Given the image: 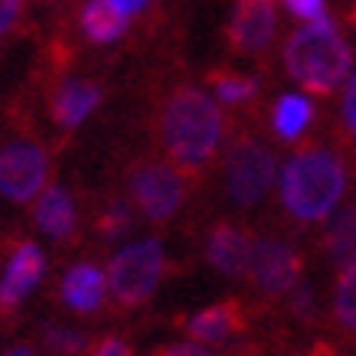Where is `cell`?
<instances>
[{"label":"cell","mask_w":356,"mask_h":356,"mask_svg":"<svg viewBox=\"0 0 356 356\" xmlns=\"http://www.w3.org/2000/svg\"><path fill=\"white\" fill-rule=\"evenodd\" d=\"M226 134V118L203 88L180 86L163 98L157 111V140L163 154L186 177L203 173L216 161Z\"/></svg>","instance_id":"6da1fadb"},{"label":"cell","mask_w":356,"mask_h":356,"mask_svg":"<svg viewBox=\"0 0 356 356\" xmlns=\"http://www.w3.org/2000/svg\"><path fill=\"white\" fill-rule=\"evenodd\" d=\"M346 190H350V163L343 151L330 144H307L294 151L281 167L278 200L294 226L324 222L343 203Z\"/></svg>","instance_id":"7a4b0ae2"},{"label":"cell","mask_w":356,"mask_h":356,"mask_svg":"<svg viewBox=\"0 0 356 356\" xmlns=\"http://www.w3.org/2000/svg\"><path fill=\"white\" fill-rule=\"evenodd\" d=\"M353 65V49L346 43L334 20H311L284 43V69L288 76L311 95H334L343 86Z\"/></svg>","instance_id":"3957f363"},{"label":"cell","mask_w":356,"mask_h":356,"mask_svg":"<svg viewBox=\"0 0 356 356\" xmlns=\"http://www.w3.org/2000/svg\"><path fill=\"white\" fill-rule=\"evenodd\" d=\"M278 177V157L265 140L242 134L226 147L222 161V190L236 209H255L268 196Z\"/></svg>","instance_id":"277c9868"},{"label":"cell","mask_w":356,"mask_h":356,"mask_svg":"<svg viewBox=\"0 0 356 356\" xmlns=\"http://www.w3.org/2000/svg\"><path fill=\"white\" fill-rule=\"evenodd\" d=\"M131 203L147 222H167L186 203L190 184L186 173L170 161H140L128 173Z\"/></svg>","instance_id":"5b68a950"},{"label":"cell","mask_w":356,"mask_h":356,"mask_svg":"<svg viewBox=\"0 0 356 356\" xmlns=\"http://www.w3.org/2000/svg\"><path fill=\"white\" fill-rule=\"evenodd\" d=\"M163 268H167V259H163L161 242L154 238H144V242H134L124 252H118L108 265V288L111 298L121 304V307H140L144 301H151V294L157 291V284L163 278Z\"/></svg>","instance_id":"8992f818"},{"label":"cell","mask_w":356,"mask_h":356,"mask_svg":"<svg viewBox=\"0 0 356 356\" xmlns=\"http://www.w3.org/2000/svg\"><path fill=\"white\" fill-rule=\"evenodd\" d=\"M245 278L261 301H284L288 291L304 278V255L278 236H259L252 242Z\"/></svg>","instance_id":"52a82bcc"},{"label":"cell","mask_w":356,"mask_h":356,"mask_svg":"<svg viewBox=\"0 0 356 356\" xmlns=\"http://www.w3.org/2000/svg\"><path fill=\"white\" fill-rule=\"evenodd\" d=\"M49 154L36 140H7L0 147V196L10 203H30L46 190Z\"/></svg>","instance_id":"ba28073f"},{"label":"cell","mask_w":356,"mask_h":356,"mask_svg":"<svg viewBox=\"0 0 356 356\" xmlns=\"http://www.w3.org/2000/svg\"><path fill=\"white\" fill-rule=\"evenodd\" d=\"M275 30H278L275 0H236V10L226 30L229 49L238 56L268 53V46L275 43Z\"/></svg>","instance_id":"9c48e42d"},{"label":"cell","mask_w":356,"mask_h":356,"mask_svg":"<svg viewBox=\"0 0 356 356\" xmlns=\"http://www.w3.org/2000/svg\"><path fill=\"white\" fill-rule=\"evenodd\" d=\"M252 242H255V236L245 226L222 219L206 236V261L226 278H245Z\"/></svg>","instance_id":"30bf717a"},{"label":"cell","mask_w":356,"mask_h":356,"mask_svg":"<svg viewBox=\"0 0 356 356\" xmlns=\"http://www.w3.org/2000/svg\"><path fill=\"white\" fill-rule=\"evenodd\" d=\"M43 268H46V261H43L40 245L20 242L17 252H13L10 265H7V271H3V281H0V311H13L40 284Z\"/></svg>","instance_id":"8fae6325"},{"label":"cell","mask_w":356,"mask_h":356,"mask_svg":"<svg viewBox=\"0 0 356 356\" xmlns=\"http://www.w3.org/2000/svg\"><path fill=\"white\" fill-rule=\"evenodd\" d=\"M102 102V88L95 82H86V79H72V82H63L49 95V115L59 128H76L95 111V105Z\"/></svg>","instance_id":"7c38bea8"},{"label":"cell","mask_w":356,"mask_h":356,"mask_svg":"<svg viewBox=\"0 0 356 356\" xmlns=\"http://www.w3.org/2000/svg\"><path fill=\"white\" fill-rule=\"evenodd\" d=\"M248 317L245 307L238 301H219L213 307H206L203 314H196L193 321L186 324V334L200 340V343H222V340H232L245 330Z\"/></svg>","instance_id":"4fadbf2b"},{"label":"cell","mask_w":356,"mask_h":356,"mask_svg":"<svg viewBox=\"0 0 356 356\" xmlns=\"http://www.w3.org/2000/svg\"><path fill=\"white\" fill-rule=\"evenodd\" d=\"M108 294V278L95 265H76L65 271L63 278V301L79 314H92L105 304Z\"/></svg>","instance_id":"5bb4252c"},{"label":"cell","mask_w":356,"mask_h":356,"mask_svg":"<svg viewBox=\"0 0 356 356\" xmlns=\"http://www.w3.org/2000/svg\"><path fill=\"white\" fill-rule=\"evenodd\" d=\"M321 255L334 268L356 259V200L340 206L334 219L324 226V232H321Z\"/></svg>","instance_id":"9a60e30c"},{"label":"cell","mask_w":356,"mask_h":356,"mask_svg":"<svg viewBox=\"0 0 356 356\" xmlns=\"http://www.w3.org/2000/svg\"><path fill=\"white\" fill-rule=\"evenodd\" d=\"M33 219L36 226L43 229L46 236L53 238H69L76 232V203L72 196L65 193L63 186H46L43 193L36 196V209H33Z\"/></svg>","instance_id":"2e32d148"},{"label":"cell","mask_w":356,"mask_h":356,"mask_svg":"<svg viewBox=\"0 0 356 356\" xmlns=\"http://www.w3.org/2000/svg\"><path fill=\"white\" fill-rule=\"evenodd\" d=\"M79 23H82V33L92 43H111L128 30V17L115 7V0H88L82 7Z\"/></svg>","instance_id":"e0dca14e"},{"label":"cell","mask_w":356,"mask_h":356,"mask_svg":"<svg viewBox=\"0 0 356 356\" xmlns=\"http://www.w3.org/2000/svg\"><path fill=\"white\" fill-rule=\"evenodd\" d=\"M330 317L334 327L346 337H356V259L340 265L330 294Z\"/></svg>","instance_id":"ac0fdd59"},{"label":"cell","mask_w":356,"mask_h":356,"mask_svg":"<svg viewBox=\"0 0 356 356\" xmlns=\"http://www.w3.org/2000/svg\"><path fill=\"white\" fill-rule=\"evenodd\" d=\"M311 118H314L311 102L301 95H281L275 111H271V124H275V134L281 140H298L307 131Z\"/></svg>","instance_id":"d6986e66"},{"label":"cell","mask_w":356,"mask_h":356,"mask_svg":"<svg viewBox=\"0 0 356 356\" xmlns=\"http://www.w3.org/2000/svg\"><path fill=\"white\" fill-rule=\"evenodd\" d=\"M213 86H216V95L229 105H242L255 95V79L238 76V72H213Z\"/></svg>","instance_id":"ffe728a7"},{"label":"cell","mask_w":356,"mask_h":356,"mask_svg":"<svg viewBox=\"0 0 356 356\" xmlns=\"http://www.w3.org/2000/svg\"><path fill=\"white\" fill-rule=\"evenodd\" d=\"M284 304H288V311H291V317H298L301 324H307V321H314L317 317V301H314V291L307 281H298L291 291H288V298H284Z\"/></svg>","instance_id":"44dd1931"},{"label":"cell","mask_w":356,"mask_h":356,"mask_svg":"<svg viewBox=\"0 0 356 356\" xmlns=\"http://www.w3.org/2000/svg\"><path fill=\"white\" fill-rule=\"evenodd\" d=\"M46 343H49V350H56V353H82L86 350V337L76 334V330H56V327H49L46 330Z\"/></svg>","instance_id":"7402d4cb"},{"label":"cell","mask_w":356,"mask_h":356,"mask_svg":"<svg viewBox=\"0 0 356 356\" xmlns=\"http://www.w3.org/2000/svg\"><path fill=\"white\" fill-rule=\"evenodd\" d=\"M340 118H343V128L350 134V140L356 144V72L350 76L343 88V102H340Z\"/></svg>","instance_id":"603a6c76"},{"label":"cell","mask_w":356,"mask_h":356,"mask_svg":"<svg viewBox=\"0 0 356 356\" xmlns=\"http://www.w3.org/2000/svg\"><path fill=\"white\" fill-rule=\"evenodd\" d=\"M128 222H131L128 206H124V203H115V206H111V209H108V213L102 216V222H98V229H102L105 236H121V232L128 229Z\"/></svg>","instance_id":"cb8c5ba5"},{"label":"cell","mask_w":356,"mask_h":356,"mask_svg":"<svg viewBox=\"0 0 356 356\" xmlns=\"http://www.w3.org/2000/svg\"><path fill=\"white\" fill-rule=\"evenodd\" d=\"M23 10H26V0H0V40L20 23Z\"/></svg>","instance_id":"d4e9b609"},{"label":"cell","mask_w":356,"mask_h":356,"mask_svg":"<svg viewBox=\"0 0 356 356\" xmlns=\"http://www.w3.org/2000/svg\"><path fill=\"white\" fill-rule=\"evenodd\" d=\"M284 7L294 13V17H301V20H321L327 17L324 13V0H284Z\"/></svg>","instance_id":"484cf974"},{"label":"cell","mask_w":356,"mask_h":356,"mask_svg":"<svg viewBox=\"0 0 356 356\" xmlns=\"http://www.w3.org/2000/svg\"><path fill=\"white\" fill-rule=\"evenodd\" d=\"M154 356H213V353H209V350H203V346H196V343H173V346L157 350Z\"/></svg>","instance_id":"4316f807"},{"label":"cell","mask_w":356,"mask_h":356,"mask_svg":"<svg viewBox=\"0 0 356 356\" xmlns=\"http://www.w3.org/2000/svg\"><path fill=\"white\" fill-rule=\"evenodd\" d=\"M92 356H131V350H128V343H121V340L108 337V340H102V343L95 346V353Z\"/></svg>","instance_id":"83f0119b"},{"label":"cell","mask_w":356,"mask_h":356,"mask_svg":"<svg viewBox=\"0 0 356 356\" xmlns=\"http://www.w3.org/2000/svg\"><path fill=\"white\" fill-rule=\"evenodd\" d=\"M151 0H115V7H118L124 17H134V13H140L144 7H147Z\"/></svg>","instance_id":"f1b7e54d"},{"label":"cell","mask_w":356,"mask_h":356,"mask_svg":"<svg viewBox=\"0 0 356 356\" xmlns=\"http://www.w3.org/2000/svg\"><path fill=\"white\" fill-rule=\"evenodd\" d=\"M3 356H36V353H33L30 346H13V350H7Z\"/></svg>","instance_id":"f546056e"}]
</instances>
